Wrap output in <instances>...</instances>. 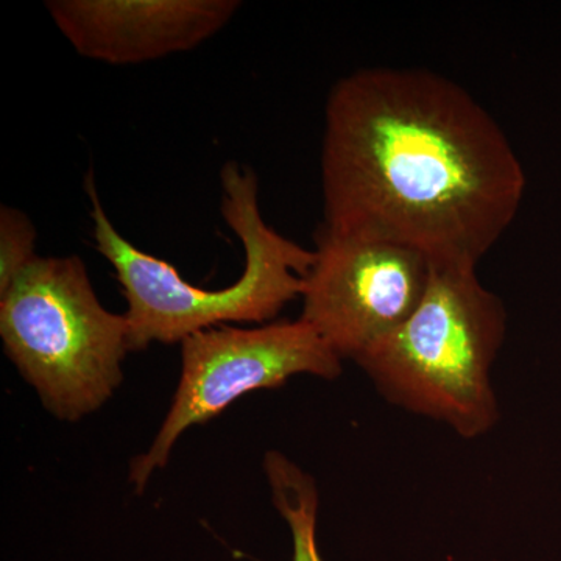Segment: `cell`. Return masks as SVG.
I'll return each mask as SVG.
<instances>
[{"label":"cell","instance_id":"cell-1","mask_svg":"<svg viewBox=\"0 0 561 561\" xmlns=\"http://www.w3.org/2000/svg\"><path fill=\"white\" fill-rule=\"evenodd\" d=\"M324 227L476 268L511 227L526 176L511 140L456 81L365 68L332 87L321 144Z\"/></svg>","mask_w":561,"mask_h":561},{"label":"cell","instance_id":"cell-2","mask_svg":"<svg viewBox=\"0 0 561 561\" xmlns=\"http://www.w3.org/2000/svg\"><path fill=\"white\" fill-rule=\"evenodd\" d=\"M220 186V213L245 250V267L231 286L208 290L122 236L103 208L94 172H88L84 191L90 198L92 239L114 268L127 300L131 351L146 350L151 343H181L221 323H264L301 297L316 253L265 224L256 172L227 162Z\"/></svg>","mask_w":561,"mask_h":561},{"label":"cell","instance_id":"cell-3","mask_svg":"<svg viewBox=\"0 0 561 561\" xmlns=\"http://www.w3.org/2000/svg\"><path fill=\"white\" fill-rule=\"evenodd\" d=\"M505 334L504 302L476 268L432 267L419 308L356 364L391 404L471 440L500 421L490 373Z\"/></svg>","mask_w":561,"mask_h":561},{"label":"cell","instance_id":"cell-4","mask_svg":"<svg viewBox=\"0 0 561 561\" xmlns=\"http://www.w3.org/2000/svg\"><path fill=\"white\" fill-rule=\"evenodd\" d=\"M0 337L14 367L44 408L61 421L99 411L124 381L130 327L108 311L87 264L38 256L0 295Z\"/></svg>","mask_w":561,"mask_h":561},{"label":"cell","instance_id":"cell-5","mask_svg":"<svg viewBox=\"0 0 561 561\" xmlns=\"http://www.w3.org/2000/svg\"><path fill=\"white\" fill-rule=\"evenodd\" d=\"M180 345L181 376L171 411L149 451L131 461L130 481L138 493L165 467L184 432L216 419L243 394L276 389L291 376L335 379L342 373L341 357L301 319L250 330L213 328Z\"/></svg>","mask_w":561,"mask_h":561},{"label":"cell","instance_id":"cell-6","mask_svg":"<svg viewBox=\"0 0 561 561\" xmlns=\"http://www.w3.org/2000/svg\"><path fill=\"white\" fill-rule=\"evenodd\" d=\"M313 253L300 319L342 360L356 362L400 328L430 286L431 262L400 243L321 225Z\"/></svg>","mask_w":561,"mask_h":561},{"label":"cell","instance_id":"cell-7","mask_svg":"<svg viewBox=\"0 0 561 561\" xmlns=\"http://www.w3.org/2000/svg\"><path fill=\"white\" fill-rule=\"evenodd\" d=\"M77 54L111 66L142 65L194 50L224 31L239 0H47Z\"/></svg>","mask_w":561,"mask_h":561},{"label":"cell","instance_id":"cell-8","mask_svg":"<svg viewBox=\"0 0 561 561\" xmlns=\"http://www.w3.org/2000/svg\"><path fill=\"white\" fill-rule=\"evenodd\" d=\"M35 247L36 228L31 217L13 206H0V295L38 257Z\"/></svg>","mask_w":561,"mask_h":561},{"label":"cell","instance_id":"cell-9","mask_svg":"<svg viewBox=\"0 0 561 561\" xmlns=\"http://www.w3.org/2000/svg\"><path fill=\"white\" fill-rule=\"evenodd\" d=\"M287 518L291 524L295 534V552L309 551L316 552V541H313V513L306 515L305 512H286Z\"/></svg>","mask_w":561,"mask_h":561}]
</instances>
